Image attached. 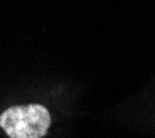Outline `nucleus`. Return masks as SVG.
<instances>
[{"instance_id": "nucleus-1", "label": "nucleus", "mask_w": 155, "mask_h": 138, "mask_svg": "<svg viewBox=\"0 0 155 138\" xmlns=\"http://www.w3.org/2000/svg\"><path fill=\"white\" fill-rule=\"evenodd\" d=\"M50 123V112L40 104L10 106L0 113V127L10 138H42Z\"/></svg>"}]
</instances>
